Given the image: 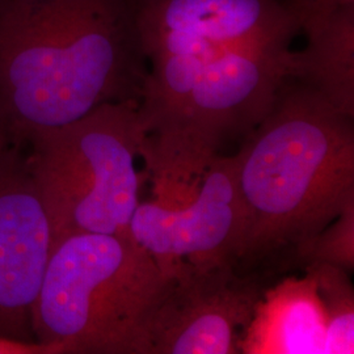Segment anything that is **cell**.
I'll list each match as a JSON object with an SVG mask.
<instances>
[{
    "instance_id": "obj_1",
    "label": "cell",
    "mask_w": 354,
    "mask_h": 354,
    "mask_svg": "<svg viewBox=\"0 0 354 354\" xmlns=\"http://www.w3.org/2000/svg\"><path fill=\"white\" fill-rule=\"evenodd\" d=\"M147 75L134 0H0V146L140 102Z\"/></svg>"
},
{
    "instance_id": "obj_2",
    "label": "cell",
    "mask_w": 354,
    "mask_h": 354,
    "mask_svg": "<svg viewBox=\"0 0 354 354\" xmlns=\"http://www.w3.org/2000/svg\"><path fill=\"white\" fill-rule=\"evenodd\" d=\"M244 232L235 268L266 281L354 203V117L289 77L235 153Z\"/></svg>"
},
{
    "instance_id": "obj_3",
    "label": "cell",
    "mask_w": 354,
    "mask_h": 354,
    "mask_svg": "<svg viewBox=\"0 0 354 354\" xmlns=\"http://www.w3.org/2000/svg\"><path fill=\"white\" fill-rule=\"evenodd\" d=\"M165 277L131 235L53 241L32 308L35 340L57 354H150Z\"/></svg>"
},
{
    "instance_id": "obj_4",
    "label": "cell",
    "mask_w": 354,
    "mask_h": 354,
    "mask_svg": "<svg viewBox=\"0 0 354 354\" xmlns=\"http://www.w3.org/2000/svg\"><path fill=\"white\" fill-rule=\"evenodd\" d=\"M145 140L136 100L102 104L74 122L33 134L26 160L53 241L82 232L130 235L140 205L136 160Z\"/></svg>"
},
{
    "instance_id": "obj_5",
    "label": "cell",
    "mask_w": 354,
    "mask_h": 354,
    "mask_svg": "<svg viewBox=\"0 0 354 354\" xmlns=\"http://www.w3.org/2000/svg\"><path fill=\"white\" fill-rule=\"evenodd\" d=\"M291 46H253L207 61L185 99L150 133L140 156L150 171L156 203L181 205L198 187L221 149L247 138L291 77Z\"/></svg>"
},
{
    "instance_id": "obj_6",
    "label": "cell",
    "mask_w": 354,
    "mask_h": 354,
    "mask_svg": "<svg viewBox=\"0 0 354 354\" xmlns=\"http://www.w3.org/2000/svg\"><path fill=\"white\" fill-rule=\"evenodd\" d=\"M147 62L163 57L207 61L253 46H291L301 33L290 0H134Z\"/></svg>"
},
{
    "instance_id": "obj_7",
    "label": "cell",
    "mask_w": 354,
    "mask_h": 354,
    "mask_svg": "<svg viewBox=\"0 0 354 354\" xmlns=\"http://www.w3.org/2000/svg\"><path fill=\"white\" fill-rule=\"evenodd\" d=\"M266 281L232 263H178L167 276L150 328V354H239Z\"/></svg>"
},
{
    "instance_id": "obj_8",
    "label": "cell",
    "mask_w": 354,
    "mask_h": 354,
    "mask_svg": "<svg viewBox=\"0 0 354 354\" xmlns=\"http://www.w3.org/2000/svg\"><path fill=\"white\" fill-rule=\"evenodd\" d=\"M243 232L236 158L222 153L206 167L188 201L140 203L130 222L131 238L151 254L165 277L183 261L235 266Z\"/></svg>"
},
{
    "instance_id": "obj_9",
    "label": "cell",
    "mask_w": 354,
    "mask_h": 354,
    "mask_svg": "<svg viewBox=\"0 0 354 354\" xmlns=\"http://www.w3.org/2000/svg\"><path fill=\"white\" fill-rule=\"evenodd\" d=\"M53 247L26 149L0 146V336L36 342L32 308Z\"/></svg>"
},
{
    "instance_id": "obj_10",
    "label": "cell",
    "mask_w": 354,
    "mask_h": 354,
    "mask_svg": "<svg viewBox=\"0 0 354 354\" xmlns=\"http://www.w3.org/2000/svg\"><path fill=\"white\" fill-rule=\"evenodd\" d=\"M290 1L307 37L304 50L294 51L291 79L354 117V6L335 0Z\"/></svg>"
},
{
    "instance_id": "obj_11",
    "label": "cell",
    "mask_w": 354,
    "mask_h": 354,
    "mask_svg": "<svg viewBox=\"0 0 354 354\" xmlns=\"http://www.w3.org/2000/svg\"><path fill=\"white\" fill-rule=\"evenodd\" d=\"M266 288L241 339L244 354H324L326 310L314 274Z\"/></svg>"
},
{
    "instance_id": "obj_12",
    "label": "cell",
    "mask_w": 354,
    "mask_h": 354,
    "mask_svg": "<svg viewBox=\"0 0 354 354\" xmlns=\"http://www.w3.org/2000/svg\"><path fill=\"white\" fill-rule=\"evenodd\" d=\"M304 269L317 279L326 310L324 354H353L354 289L351 273L324 263H314Z\"/></svg>"
},
{
    "instance_id": "obj_13",
    "label": "cell",
    "mask_w": 354,
    "mask_h": 354,
    "mask_svg": "<svg viewBox=\"0 0 354 354\" xmlns=\"http://www.w3.org/2000/svg\"><path fill=\"white\" fill-rule=\"evenodd\" d=\"M324 263L342 268L348 273L354 269V203L345 206L327 227L298 248L294 266Z\"/></svg>"
},
{
    "instance_id": "obj_14",
    "label": "cell",
    "mask_w": 354,
    "mask_h": 354,
    "mask_svg": "<svg viewBox=\"0 0 354 354\" xmlns=\"http://www.w3.org/2000/svg\"><path fill=\"white\" fill-rule=\"evenodd\" d=\"M0 354H57V352L41 342H21L0 336Z\"/></svg>"
},
{
    "instance_id": "obj_15",
    "label": "cell",
    "mask_w": 354,
    "mask_h": 354,
    "mask_svg": "<svg viewBox=\"0 0 354 354\" xmlns=\"http://www.w3.org/2000/svg\"><path fill=\"white\" fill-rule=\"evenodd\" d=\"M340 4H345V6H354V0H335Z\"/></svg>"
}]
</instances>
